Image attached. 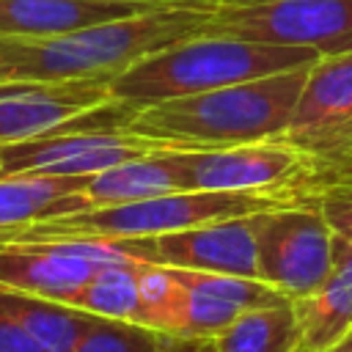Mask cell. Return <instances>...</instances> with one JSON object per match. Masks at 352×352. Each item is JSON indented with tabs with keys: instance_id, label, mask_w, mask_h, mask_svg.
<instances>
[{
	"instance_id": "8fae6325",
	"label": "cell",
	"mask_w": 352,
	"mask_h": 352,
	"mask_svg": "<svg viewBox=\"0 0 352 352\" xmlns=\"http://www.w3.org/2000/svg\"><path fill=\"white\" fill-rule=\"evenodd\" d=\"M292 305L300 330L297 352H327L352 333V242L336 234L330 275L314 294L297 297Z\"/></svg>"
},
{
	"instance_id": "e0dca14e",
	"label": "cell",
	"mask_w": 352,
	"mask_h": 352,
	"mask_svg": "<svg viewBox=\"0 0 352 352\" xmlns=\"http://www.w3.org/2000/svg\"><path fill=\"white\" fill-rule=\"evenodd\" d=\"M140 264H113L96 270L74 294H69V305L82 308L94 316L107 319H124V322H143V300H140V283L138 272Z\"/></svg>"
},
{
	"instance_id": "9c48e42d",
	"label": "cell",
	"mask_w": 352,
	"mask_h": 352,
	"mask_svg": "<svg viewBox=\"0 0 352 352\" xmlns=\"http://www.w3.org/2000/svg\"><path fill=\"white\" fill-rule=\"evenodd\" d=\"M110 80L0 82V143L41 138L110 102Z\"/></svg>"
},
{
	"instance_id": "2e32d148",
	"label": "cell",
	"mask_w": 352,
	"mask_h": 352,
	"mask_svg": "<svg viewBox=\"0 0 352 352\" xmlns=\"http://www.w3.org/2000/svg\"><path fill=\"white\" fill-rule=\"evenodd\" d=\"M297 341L300 330L292 302L242 311L214 336L217 352H297Z\"/></svg>"
},
{
	"instance_id": "603a6c76",
	"label": "cell",
	"mask_w": 352,
	"mask_h": 352,
	"mask_svg": "<svg viewBox=\"0 0 352 352\" xmlns=\"http://www.w3.org/2000/svg\"><path fill=\"white\" fill-rule=\"evenodd\" d=\"M198 338H184V336H168V341L157 349V352H195L198 349Z\"/></svg>"
},
{
	"instance_id": "4fadbf2b",
	"label": "cell",
	"mask_w": 352,
	"mask_h": 352,
	"mask_svg": "<svg viewBox=\"0 0 352 352\" xmlns=\"http://www.w3.org/2000/svg\"><path fill=\"white\" fill-rule=\"evenodd\" d=\"M184 190L187 182L179 165V151L168 148L94 173L82 187V198L88 201V206H110V204H129V201L184 192Z\"/></svg>"
},
{
	"instance_id": "52a82bcc",
	"label": "cell",
	"mask_w": 352,
	"mask_h": 352,
	"mask_svg": "<svg viewBox=\"0 0 352 352\" xmlns=\"http://www.w3.org/2000/svg\"><path fill=\"white\" fill-rule=\"evenodd\" d=\"M187 190H311L324 184V168L283 138L179 151Z\"/></svg>"
},
{
	"instance_id": "7c38bea8",
	"label": "cell",
	"mask_w": 352,
	"mask_h": 352,
	"mask_svg": "<svg viewBox=\"0 0 352 352\" xmlns=\"http://www.w3.org/2000/svg\"><path fill=\"white\" fill-rule=\"evenodd\" d=\"M146 8L154 6L118 0H0V36H55Z\"/></svg>"
},
{
	"instance_id": "6da1fadb",
	"label": "cell",
	"mask_w": 352,
	"mask_h": 352,
	"mask_svg": "<svg viewBox=\"0 0 352 352\" xmlns=\"http://www.w3.org/2000/svg\"><path fill=\"white\" fill-rule=\"evenodd\" d=\"M209 8L154 6L55 36H0V82L113 80L135 60L198 36Z\"/></svg>"
},
{
	"instance_id": "3957f363",
	"label": "cell",
	"mask_w": 352,
	"mask_h": 352,
	"mask_svg": "<svg viewBox=\"0 0 352 352\" xmlns=\"http://www.w3.org/2000/svg\"><path fill=\"white\" fill-rule=\"evenodd\" d=\"M316 60L319 52L311 47L204 33L162 47L118 72L110 80V96L140 110L154 102L214 91L264 74L311 66Z\"/></svg>"
},
{
	"instance_id": "d4e9b609",
	"label": "cell",
	"mask_w": 352,
	"mask_h": 352,
	"mask_svg": "<svg viewBox=\"0 0 352 352\" xmlns=\"http://www.w3.org/2000/svg\"><path fill=\"white\" fill-rule=\"evenodd\" d=\"M195 352H217V346H214V338H204L201 344H198V349Z\"/></svg>"
},
{
	"instance_id": "9a60e30c",
	"label": "cell",
	"mask_w": 352,
	"mask_h": 352,
	"mask_svg": "<svg viewBox=\"0 0 352 352\" xmlns=\"http://www.w3.org/2000/svg\"><path fill=\"white\" fill-rule=\"evenodd\" d=\"M0 305L11 311L47 352H69L96 319L94 314L74 308L69 302L28 292H14L3 286H0Z\"/></svg>"
},
{
	"instance_id": "cb8c5ba5",
	"label": "cell",
	"mask_w": 352,
	"mask_h": 352,
	"mask_svg": "<svg viewBox=\"0 0 352 352\" xmlns=\"http://www.w3.org/2000/svg\"><path fill=\"white\" fill-rule=\"evenodd\" d=\"M118 3H140V6H195V8H209L214 0H118Z\"/></svg>"
},
{
	"instance_id": "d6986e66",
	"label": "cell",
	"mask_w": 352,
	"mask_h": 352,
	"mask_svg": "<svg viewBox=\"0 0 352 352\" xmlns=\"http://www.w3.org/2000/svg\"><path fill=\"white\" fill-rule=\"evenodd\" d=\"M168 336L138 322L96 316L69 352H157Z\"/></svg>"
},
{
	"instance_id": "44dd1931",
	"label": "cell",
	"mask_w": 352,
	"mask_h": 352,
	"mask_svg": "<svg viewBox=\"0 0 352 352\" xmlns=\"http://www.w3.org/2000/svg\"><path fill=\"white\" fill-rule=\"evenodd\" d=\"M314 204L333 228V234L352 242V179H333L319 184Z\"/></svg>"
},
{
	"instance_id": "8992f818",
	"label": "cell",
	"mask_w": 352,
	"mask_h": 352,
	"mask_svg": "<svg viewBox=\"0 0 352 352\" xmlns=\"http://www.w3.org/2000/svg\"><path fill=\"white\" fill-rule=\"evenodd\" d=\"M176 148L165 140L116 126H63L58 132L0 143L3 176H94L113 165ZM182 151V148H176Z\"/></svg>"
},
{
	"instance_id": "484cf974",
	"label": "cell",
	"mask_w": 352,
	"mask_h": 352,
	"mask_svg": "<svg viewBox=\"0 0 352 352\" xmlns=\"http://www.w3.org/2000/svg\"><path fill=\"white\" fill-rule=\"evenodd\" d=\"M336 179H352V168H346V170H344L341 176H336ZM330 182H333V179H330Z\"/></svg>"
},
{
	"instance_id": "5b68a950",
	"label": "cell",
	"mask_w": 352,
	"mask_h": 352,
	"mask_svg": "<svg viewBox=\"0 0 352 352\" xmlns=\"http://www.w3.org/2000/svg\"><path fill=\"white\" fill-rule=\"evenodd\" d=\"M258 278L289 300L314 294L333 267V228L316 204H292L253 214Z\"/></svg>"
},
{
	"instance_id": "4316f807",
	"label": "cell",
	"mask_w": 352,
	"mask_h": 352,
	"mask_svg": "<svg viewBox=\"0 0 352 352\" xmlns=\"http://www.w3.org/2000/svg\"><path fill=\"white\" fill-rule=\"evenodd\" d=\"M0 176H3V173H0Z\"/></svg>"
},
{
	"instance_id": "ffe728a7",
	"label": "cell",
	"mask_w": 352,
	"mask_h": 352,
	"mask_svg": "<svg viewBox=\"0 0 352 352\" xmlns=\"http://www.w3.org/2000/svg\"><path fill=\"white\" fill-rule=\"evenodd\" d=\"M140 300H143V322L160 333H170L173 327V308L179 297V280L170 267L165 264H140L138 272Z\"/></svg>"
},
{
	"instance_id": "5bb4252c",
	"label": "cell",
	"mask_w": 352,
	"mask_h": 352,
	"mask_svg": "<svg viewBox=\"0 0 352 352\" xmlns=\"http://www.w3.org/2000/svg\"><path fill=\"white\" fill-rule=\"evenodd\" d=\"M91 176H0V228L88 209L82 187Z\"/></svg>"
},
{
	"instance_id": "ba28073f",
	"label": "cell",
	"mask_w": 352,
	"mask_h": 352,
	"mask_svg": "<svg viewBox=\"0 0 352 352\" xmlns=\"http://www.w3.org/2000/svg\"><path fill=\"white\" fill-rule=\"evenodd\" d=\"M280 138L311 154L324 182L352 168V50L319 55Z\"/></svg>"
},
{
	"instance_id": "7a4b0ae2",
	"label": "cell",
	"mask_w": 352,
	"mask_h": 352,
	"mask_svg": "<svg viewBox=\"0 0 352 352\" xmlns=\"http://www.w3.org/2000/svg\"><path fill=\"white\" fill-rule=\"evenodd\" d=\"M311 66L146 104L132 116L126 129L165 140L182 151L280 138Z\"/></svg>"
},
{
	"instance_id": "ac0fdd59",
	"label": "cell",
	"mask_w": 352,
	"mask_h": 352,
	"mask_svg": "<svg viewBox=\"0 0 352 352\" xmlns=\"http://www.w3.org/2000/svg\"><path fill=\"white\" fill-rule=\"evenodd\" d=\"M239 314H242V308H236L220 297H212L206 292H198L179 280V297H176V308H173L170 336H184V338H198V341L214 338Z\"/></svg>"
},
{
	"instance_id": "7402d4cb",
	"label": "cell",
	"mask_w": 352,
	"mask_h": 352,
	"mask_svg": "<svg viewBox=\"0 0 352 352\" xmlns=\"http://www.w3.org/2000/svg\"><path fill=\"white\" fill-rule=\"evenodd\" d=\"M0 352H47L33 336L30 330L0 305Z\"/></svg>"
},
{
	"instance_id": "277c9868",
	"label": "cell",
	"mask_w": 352,
	"mask_h": 352,
	"mask_svg": "<svg viewBox=\"0 0 352 352\" xmlns=\"http://www.w3.org/2000/svg\"><path fill=\"white\" fill-rule=\"evenodd\" d=\"M204 33L336 55L352 50V0H214Z\"/></svg>"
},
{
	"instance_id": "30bf717a",
	"label": "cell",
	"mask_w": 352,
	"mask_h": 352,
	"mask_svg": "<svg viewBox=\"0 0 352 352\" xmlns=\"http://www.w3.org/2000/svg\"><path fill=\"white\" fill-rule=\"evenodd\" d=\"M253 214L157 234L154 236V264H165V267H176V270L258 278Z\"/></svg>"
}]
</instances>
